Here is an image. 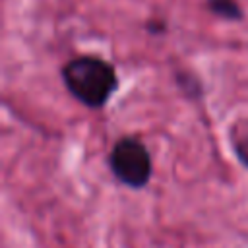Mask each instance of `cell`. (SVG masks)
I'll return each instance as SVG.
<instances>
[{"label": "cell", "mask_w": 248, "mask_h": 248, "mask_svg": "<svg viewBox=\"0 0 248 248\" xmlns=\"http://www.w3.org/2000/svg\"><path fill=\"white\" fill-rule=\"evenodd\" d=\"M60 78L68 93L91 110L103 108L118 89L116 68L93 54H79L70 58L60 68Z\"/></svg>", "instance_id": "obj_1"}, {"label": "cell", "mask_w": 248, "mask_h": 248, "mask_svg": "<svg viewBox=\"0 0 248 248\" xmlns=\"http://www.w3.org/2000/svg\"><path fill=\"white\" fill-rule=\"evenodd\" d=\"M174 79H176V83L184 95H188V97H200L202 95V83L194 74L182 70V72L174 74Z\"/></svg>", "instance_id": "obj_5"}, {"label": "cell", "mask_w": 248, "mask_h": 248, "mask_svg": "<svg viewBox=\"0 0 248 248\" xmlns=\"http://www.w3.org/2000/svg\"><path fill=\"white\" fill-rule=\"evenodd\" d=\"M145 29L151 33V35H163L167 31V23L161 21V19H149L145 23Z\"/></svg>", "instance_id": "obj_6"}, {"label": "cell", "mask_w": 248, "mask_h": 248, "mask_svg": "<svg viewBox=\"0 0 248 248\" xmlns=\"http://www.w3.org/2000/svg\"><path fill=\"white\" fill-rule=\"evenodd\" d=\"M207 10L225 21H242L244 10L238 0H205Z\"/></svg>", "instance_id": "obj_4"}, {"label": "cell", "mask_w": 248, "mask_h": 248, "mask_svg": "<svg viewBox=\"0 0 248 248\" xmlns=\"http://www.w3.org/2000/svg\"><path fill=\"white\" fill-rule=\"evenodd\" d=\"M231 145L238 163L248 169V118L234 122L231 128Z\"/></svg>", "instance_id": "obj_3"}, {"label": "cell", "mask_w": 248, "mask_h": 248, "mask_svg": "<svg viewBox=\"0 0 248 248\" xmlns=\"http://www.w3.org/2000/svg\"><path fill=\"white\" fill-rule=\"evenodd\" d=\"M108 169L120 184L132 190L145 188L153 176L149 149L136 136H122L114 141L108 153Z\"/></svg>", "instance_id": "obj_2"}]
</instances>
